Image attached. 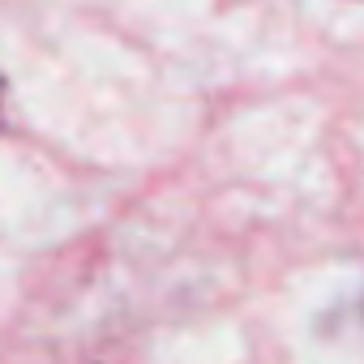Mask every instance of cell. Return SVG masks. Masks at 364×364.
<instances>
[]
</instances>
